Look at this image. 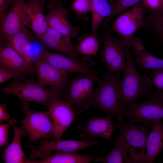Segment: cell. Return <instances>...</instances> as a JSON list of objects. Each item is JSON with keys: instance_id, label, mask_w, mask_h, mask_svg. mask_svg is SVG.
I'll use <instances>...</instances> for the list:
<instances>
[{"instance_id": "5b68a950", "label": "cell", "mask_w": 163, "mask_h": 163, "mask_svg": "<svg viewBox=\"0 0 163 163\" xmlns=\"http://www.w3.org/2000/svg\"><path fill=\"white\" fill-rule=\"evenodd\" d=\"M104 49L101 54V61L107 64L108 72H123L126 65V57L131 51L127 43L121 38L117 39L107 31L96 35Z\"/></svg>"}, {"instance_id": "9c48e42d", "label": "cell", "mask_w": 163, "mask_h": 163, "mask_svg": "<svg viewBox=\"0 0 163 163\" xmlns=\"http://www.w3.org/2000/svg\"><path fill=\"white\" fill-rule=\"evenodd\" d=\"M33 66L37 74L38 83L43 87L50 85L60 92V99L68 90L71 79L69 73L59 70L39 56L33 59Z\"/></svg>"}, {"instance_id": "30bf717a", "label": "cell", "mask_w": 163, "mask_h": 163, "mask_svg": "<svg viewBox=\"0 0 163 163\" xmlns=\"http://www.w3.org/2000/svg\"><path fill=\"white\" fill-rule=\"evenodd\" d=\"M38 56L63 72H79L97 76V72L92 69L95 62L88 57L84 56L81 60L76 59L52 53L46 49H43Z\"/></svg>"}, {"instance_id": "8fae6325", "label": "cell", "mask_w": 163, "mask_h": 163, "mask_svg": "<svg viewBox=\"0 0 163 163\" xmlns=\"http://www.w3.org/2000/svg\"><path fill=\"white\" fill-rule=\"evenodd\" d=\"M47 108L53 124V139H60L76 117V114L69 103L55 97L51 98Z\"/></svg>"}, {"instance_id": "83f0119b", "label": "cell", "mask_w": 163, "mask_h": 163, "mask_svg": "<svg viewBox=\"0 0 163 163\" xmlns=\"http://www.w3.org/2000/svg\"><path fill=\"white\" fill-rule=\"evenodd\" d=\"M78 40V44L74 49L78 54L96 56L100 44L96 36L91 33L84 34Z\"/></svg>"}, {"instance_id": "e0dca14e", "label": "cell", "mask_w": 163, "mask_h": 163, "mask_svg": "<svg viewBox=\"0 0 163 163\" xmlns=\"http://www.w3.org/2000/svg\"><path fill=\"white\" fill-rule=\"evenodd\" d=\"M37 37L45 47L60 54L76 59H80L73 48L71 37L49 27L43 34Z\"/></svg>"}, {"instance_id": "d6986e66", "label": "cell", "mask_w": 163, "mask_h": 163, "mask_svg": "<svg viewBox=\"0 0 163 163\" xmlns=\"http://www.w3.org/2000/svg\"><path fill=\"white\" fill-rule=\"evenodd\" d=\"M41 1L30 0L26 3L23 12L24 24L30 28L37 36L43 34L49 27L42 12Z\"/></svg>"}, {"instance_id": "f1b7e54d", "label": "cell", "mask_w": 163, "mask_h": 163, "mask_svg": "<svg viewBox=\"0 0 163 163\" xmlns=\"http://www.w3.org/2000/svg\"><path fill=\"white\" fill-rule=\"evenodd\" d=\"M142 0H115L110 3L112 12L110 15L104 19L101 27L106 31L108 29L110 20L117 15L127 9L140 3Z\"/></svg>"}, {"instance_id": "ffe728a7", "label": "cell", "mask_w": 163, "mask_h": 163, "mask_svg": "<svg viewBox=\"0 0 163 163\" xmlns=\"http://www.w3.org/2000/svg\"><path fill=\"white\" fill-rule=\"evenodd\" d=\"M16 121L10 119L9 123L11 125L14 131V136L11 143L4 151L1 155L6 163H26L28 159L24 153L21 143L22 136L26 135L27 132L24 126H15Z\"/></svg>"}, {"instance_id": "cb8c5ba5", "label": "cell", "mask_w": 163, "mask_h": 163, "mask_svg": "<svg viewBox=\"0 0 163 163\" xmlns=\"http://www.w3.org/2000/svg\"><path fill=\"white\" fill-rule=\"evenodd\" d=\"M7 43L34 67L31 41L26 28L10 37Z\"/></svg>"}, {"instance_id": "ac0fdd59", "label": "cell", "mask_w": 163, "mask_h": 163, "mask_svg": "<svg viewBox=\"0 0 163 163\" xmlns=\"http://www.w3.org/2000/svg\"><path fill=\"white\" fill-rule=\"evenodd\" d=\"M126 42L134 52L136 58L133 62L135 67L142 70L163 68V59L149 53L140 38L133 36Z\"/></svg>"}, {"instance_id": "7a4b0ae2", "label": "cell", "mask_w": 163, "mask_h": 163, "mask_svg": "<svg viewBox=\"0 0 163 163\" xmlns=\"http://www.w3.org/2000/svg\"><path fill=\"white\" fill-rule=\"evenodd\" d=\"M123 72V79L120 81L119 95L121 103L127 106L137 99L150 94L154 85L148 77L142 75L134 65L130 51L126 57V65Z\"/></svg>"}, {"instance_id": "44dd1931", "label": "cell", "mask_w": 163, "mask_h": 163, "mask_svg": "<svg viewBox=\"0 0 163 163\" xmlns=\"http://www.w3.org/2000/svg\"><path fill=\"white\" fill-rule=\"evenodd\" d=\"M0 63L8 69L24 75H33L34 67L8 43L0 47Z\"/></svg>"}, {"instance_id": "7402d4cb", "label": "cell", "mask_w": 163, "mask_h": 163, "mask_svg": "<svg viewBox=\"0 0 163 163\" xmlns=\"http://www.w3.org/2000/svg\"><path fill=\"white\" fill-rule=\"evenodd\" d=\"M152 129L147 137L145 148L146 149L144 163H153L163 148V124L160 120L154 121Z\"/></svg>"}, {"instance_id": "277c9868", "label": "cell", "mask_w": 163, "mask_h": 163, "mask_svg": "<svg viewBox=\"0 0 163 163\" xmlns=\"http://www.w3.org/2000/svg\"><path fill=\"white\" fill-rule=\"evenodd\" d=\"M113 124L127 145L128 163H144L147 133L151 125L139 126L123 120Z\"/></svg>"}, {"instance_id": "836d02e7", "label": "cell", "mask_w": 163, "mask_h": 163, "mask_svg": "<svg viewBox=\"0 0 163 163\" xmlns=\"http://www.w3.org/2000/svg\"><path fill=\"white\" fill-rule=\"evenodd\" d=\"M13 1V0H0V24L7 14L6 12L8 8L12 4Z\"/></svg>"}, {"instance_id": "d590c367", "label": "cell", "mask_w": 163, "mask_h": 163, "mask_svg": "<svg viewBox=\"0 0 163 163\" xmlns=\"http://www.w3.org/2000/svg\"><path fill=\"white\" fill-rule=\"evenodd\" d=\"M10 119L9 114L5 111L4 106L0 104V123L4 121L8 122Z\"/></svg>"}, {"instance_id": "1f68e13d", "label": "cell", "mask_w": 163, "mask_h": 163, "mask_svg": "<svg viewBox=\"0 0 163 163\" xmlns=\"http://www.w3.org/2000/svg\"><path fill=\"white\" fill-rule=\"evenodd\" d=\"M156 88L155 92L163 90V68L152 69L148 77Z\"/></svg>"}, {"instance_id": "8d00e7d4", "label": "cell", "mask_w": 163, "mask_h": 163, "mask_svg": "<svg viewBox=\"0 0 163 163\" xmlns=\"http://www.w3.org/2000/svg\"><path fill=\"white\" fill-rule=\"evenodd\" d=\"M58 2V0H51V1L49 5L50 8H51L54 5H55Z\"/></svg>"}, {"instance_id": "ba28073f", "label": "cell", "mask_w": 163, "mask_h": 163, "mask_svg": "<svg viewBox=\"0 0 163 163\" xmlns=\"http://www.w3.org/2000/svg\"><path fill=\"white\" fill-rule=\"evenodd\" d=\"M100 78L87 75L71 79L68 90L59 100L69 103L76 115L82 113L93 91L94 83H97Z\"/></svg>"}, {"instance_id": "f35d334b", "label": "cell", "mask_w": 163, "mask_h": 163, "mask_svg": "<svg viewBox=\"0 0 163 163\" xmlns=\"http://www.w3.org/2000/svg\"><path fill=\"white\" fill-rule=\"evenodd\" d=\"M36 0V1H41L43 0Z\"/></svg>"}, {"instance_id": "4fadbf2b", "label": "cell", "mask_w": 163, "mask_h": 163, "mask_svg": "<svg viewBox=\"0 0 163 163\" xmlns=\"http://www.w3.org/2000/svg\"><path fill=\"white\" fill-rule=\"evenodd\" d=\"M145 12L140 3L119 16L106 31H115L125 41L141 28Z\"/></svg>"}, {"instance_id": "5bb4252c", "label": "cell", "mask_w": 163, "mask_h": 163, "mask_svg": "<svg viewBox=\"0 0 163 163\" xmlns=\"http://www.w3.org/2000/svg\"><path fill=\"white\" fill-rule=\"evenodd\" d=\"M113 117L108 116L100 117L92 116L78 125L77 129L81 137L87 141L97 140V137L111 138L114 130Z\"/></svg>"}, {"instance_id": "7c38bea8", "label": "cell", "mask_w": 163, "mask_h": 163, "mask_svg": "<svg viewBox=\"0 0 163 163\" xmlns=\"http://www.w3.org/2000/svg\"><path fill=\"white\" fill-rule=\"evenodd\" d=\"M98 143L97 140L85 141L60 139L49 141L43 139L39 145L31 151V158L44 159L51 155V152L53 151L76 152Z\"/></svg>"}, {"instance_id": "d4e9b609", "label": "cell", "mask_w": 163, "mask_h": 163, "mask_svg": "<svg viewBox=\"0 0 163 163\" xmlns=\"http://www.w3.org/2000/svg\"><path fill=\"white\" fill-rule=\"evenodd\" d=\"M127 144L120 134L116 138L114 148L106 155L95 157L94 161L102 163H128Z\"/></svg>"}, {"instance_id": "2e32d148", "label": "cell", "mask_w": 163, "mask_h": 163, "mask_svg": "<svg viewBox=\"0 0 163 163\" xmlns=\"http://www.w3.org/2000/svg\"><path fill=\"white\" fill-rule=\"evenodd\" d=\"M50 9L45 18L49 27L70 37H77L81 28L79 26H74L71 23L62 1L58 2Z\"/></svg>"}, {"instance_id": "74e56055", "label": "cell", "mask_w": 163, "mask_h": 163, "mask_svg": "<svg viewBox=\"0 0 163 163\" xmlns=\"http://www.w3.org/2000/svg\"><path fill=\"white\" fill-rule=\"evenodd\" d=\"M110 3L113 2L115 0H107Z\"/></svg>"}, {"instance_id": "d6a6232c", "label": "cell", "mask_w": 163, "mask_h": 163, "mask_svg": "<svg viewBox=\"0 0 163 163\" xmlns=\"http://www.w3.org/2000/svg\"><path fill=\"white\" fill-rule=\"evenodd\" d=\"M10 125L9 123L0 124V146L7 144L8 127Z\"/></svg>"}, {"instance_id": "603a6c76", "label": "cell", "mask_w": 163, "mask_h": 163, "mask_svg": "<svg viewBox=\"0 0 163 163\" xmlns=\"http://www.w3.org/2000/svg\"><path fill=\"white\" fill-rule=\"evenodd\" d=\"M95 157L94 153L88 155L75 152L59 151L40 161L28 159L27 163H89Z\"/></svg>"}, {"instance_id": "e575fe53", "label": "cell", "mask_w": 163, "mask_h": 163, "mask_svg": "<svg viewBox=\"0 0 163 163\" xmlns=\"http://www.w3.org/2000/svg\"><path fill=\"white\" fill-rule=\"evenodd\" d=\"M145 5L152 10L162 8L163 0H144Z\"/></svg>"}, {"instance_id": "6da1fadb", "label": "cell", "mask_w": 163, "mask_h": 163, "mask_svg": "<svg viewBox=\"0 0 163 163\" xmlns=\"http://www.w3.org/2000/svg\"><path fill=\"white\" fill-rule=\"evenodd\" d=\"M120 72L115 74L107 72L100 78L97 88L88 100L84 111L94 108L104 112L108 116L115 117L119 121L123 120L125 108L122 105L119 95Z\"/></svg>"}, {"instance_id": "3957f363", "label": "cell", "mask_w": 163, "mask_h": 163, "mask_svg": "<svg viewBox=\"0 0 163 163\" xmlns=\"http://www.w3.org/2000/svg\"><path fill=\"white\" fill-rule=\"evenodd\" d=\"M3 90L5 94L17 96L21 101L35 102L47 107L52 97L59 99L60 96V92L54 87L51 86L47 88L27 79L16 80L4 87Z\"/></svg>"}, {"instance_id": "8992f818", "label": "cell", "mask_w": 163, "mask_h": 163, "mask_svg": "<svg viewBox=\"0 0 163 163\" xmlns=\"http://www.w3.org/2000/svg\"><path fill=\"white\" fill-rule=\"evenodd\" d=\"M126 108L124 115L127 117L129 122L151 125L154 121L163 119V91L155 92L145 101L132 102Z\"/></svg>"}, {"instance_id": "52a82bcc", "label": "cell", "mask_w": 163, "mask_h": 163, "mask_svg": "<svg viewBox=\"0 0 163 163\" xmlns=\"http://www.w3.org/2000/svg\"><path fill=\"white\" fill-rule=\"evenodd\" d=\"M23 112L26 117L21 121L29 137L31 142L41 139L48 140L54 138L53 124L48 110H32L28 102L21 101Z\"/></svg>"}, {"instance_id": "4dcf8cb0", "label": "cell", "mask_w": 163, "mask_h": 163, "mask_svg": "<svg viewBox=\"0 0 163 163\" xmlns=\"http://www.w3.org/2000/svg\"><path fill=\"white\" fill-rule=\"evenodd\" d=\"M25 75L8 69L2 65L0 66V84L11 79L16 80L24 79Z\"/></svg>"}, {"instance_id": "f546056e", "label": "cell", "mask_w": 163, "mask_h": 163, "mask_svg": "<svg viewBox=\"0 0 163 163\" xmlns=\"http://www.w3.org/2000/svg\"><path fill=\"white\" fill-rule=\"evenodd\" d=\"M71 8L77 18L87 20L88 14L91 11V0H75L72 5Z\"/></svg>"}, {"instance_id": "9a60e30c", "label": "cell", "mask_w": 163, "mask_h": 163, "mask_svg": "<svg viewBox=\"0 0 163 163\" xmlns=\"http://www.w3.org/2000/svg\"><path fill=\"white\" fill-rule=\"evenodd\" d=\"M25 0H14L8 12L0 24V40L5 41L25 28L23 22Z\"/></svg>"}, {"instance_id": "4316f807", "label": "cell", "mask_w": 163, "mask_h": 163, "mask_svg": "<svg viewBox=\"0 0 163 163\" xmlns=\"http://www.w3.org/2000/svg\"><path fill=\"white\" fill-rule=\"evenodd\" d=\"M152 10V11L147 16L143 17L141 28L149 30L163 40V8Z\"/></svg>"}, {"instance_id": "484cf974", "label": "cell", "mask_w": 163, "mask_h": 163, "mask_svg": "<svg viewBox=\"0 0 163 163\" xmlns=\"http://www.w3.org/2000/svg\"><path fill=\"white\" fill-rule=\"evenodd\" d=\"M91 2L92 22L90 33L96 36L103 20L111 14L112 8L107 0H91Z\"/></svg>"}]
</instances>
